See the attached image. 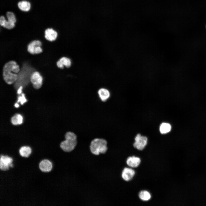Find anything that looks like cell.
Here are the masks:
<instances>
[{"label": "cell", "instance_id": "d6986e66", "mask_svg": "<svg viewBox=\"0 0 206 206\" xmlns=\"http://www.w3.org/2000/svg\"><path fill=\"white\" fill-rule=\"evenodd\" d=\"M8 21L15 23L16 21L15 17L14 14L12 12H7L6 14Z\"/></svg>", "mask_w": 206, "mask_h": 206}, {"label": "cell", "instance_id": "277c9868", "mask_svg": "<svg viewBox=\"0 0 206 206\" xmlns=\"http://www.w3.org/2000/svg\"><path fill=\"white\" fill-rule=\"evenodd\" d=\"M13 158L7 155H0V170L7 171L13 167Z\"/></svg>", "mask_w": 206, "mask_h": 206}, {"label": "cell", "instance_id": "7402d4cb", "mask_svg": "<svg viewBox=\"0 0 206 206\" xmlns=\"http://www.w3.org/2000/svg\"><path fill=\"white\" fill-rule=\"evenodd\" d=\"M6 21L4 16H1L0 17V25L1 26L3 27Z\"/></svg>", "mask_w": 206, "mask_h": 206}, {"label": "cell", "instance_id": "6da1fadb", "mask_svg": "<svg viewBox=\"0 0 206 206\" xmlns=\"http://www.w3.org/2000/svg\"><path fill=\"white\" fill-rule=\"evenodd\" d=\"M20 70L19 66L15 61H11L5 63L3 70V76L5 81L8 84H13L17 80V74Z\"/></svg>", "mask_w": 206, "mask_h": 206}, {"label": "cell", "instance_id": "cb8c5ba5", "mask_svg": "<svg viewBox=\"0 0 206 206\" xmlns=\"http://www.w3.org/2000/svg\"><path fill=\"white\" fill-rule=\"evenodd\" d=\"M19 104H18L17 103H15V105H14V106H15L16 108H18V107H19Z\"/></svg>", "mask_w": 206, "mask_h": 206}, {"label": "cell", "instance_id": "30bf717a", "mask_svg": "<svg viewBox=\"0 0 206 206\" xmlns=\"http://www.w3.org/2000/svg\"><path fill=\"white\" fill-rule=\"evenodd\" d=\"M56 64L57 67L61 69H64L65 67L69 68L71 65L70 60L68 58L64 56L60 58L57 62Z\"/></svg>", "mask_w": 206, "mask_h": 206}, {"label": "cell", "instance_id": "3957f363", "mask_svg": "<svg viewBox=\"0 0 206 206\" xmlns=\"http://www.w3.org/2000/svg\"><path fill=\"white\" fill-rule=\"evenodd\" d=\"M65 140L60 143V148L64 152H70L73 151L77 144L76 135L72 132H68L65 135Z\"/></svg>", "mask_w": 206, "mask_h": 206}, {"label": "cell", "instance_id": "9a60e30c", "mask_svg": "<svg viewBox=\"0 0 206 206\" xmlns=\"http://www.w3.org/2000/svg\"><path fill=\"white\" fill-rule=\"evenodd\" d=\"M17 5L19 9L24 11H29L31 7L30 3L26 1H22L19 2L17 4Z\"/></svg>", "mask_w": 206, "mask_h": 206}, {"label": "cell", "instance_id": "e0dca14e", "mask_svg": "<svg viewBox=\"0 0 206 206\" xmlns=\"http://www.w3.org/2000/svg\"><path fill=\"white\" fill-rule=\"evenodd\" d=\"M139 197L140 199L144 201H148L151 198L150 193L146 191H142L139 194Z\"/></svg>", "mask_w": 206, "mask_h": 206}, {"label": "cell", "instance_id": "ac0fdd59", "mask_svg": "<svg viewBox=\"0 0 206 206\" xmlns=\"http://www.w3.org/2000/svg\"><path fill=\"white\" fill-rule=\"evenodd\" d=\"M171 126L170 124L166 123H163L161 125L160 131L162 134H165L169 132L171 130Z\"/></svg>", "mask_w": 206, "mask_h": 206}, {"label": "cell", "instance_id": "5b68a950", "mask_svg": "<svg viewBox=\"0 0 206 206\" xmlns=\"http://www.w3.org/2000/svg\"><path fill=\"white\" fill-rule=\"evenodd\" d=\"M42 45L41 42L39 40H35L32 41L27 45V51L32 54H40L43 51L41 47Z\"/></svg>", "mask_w": 206, "mask_h": 206}, {"label": "cell", "instance_id": "5bb4252c", "mask_svg": "<svg viewBox=\"0 0 206 206\" xmlns=\"http://www.w3.org/2000/svg\"><path fill=\"white\" fill-rule=\"evenodd\" d=\"M99 96L103 102L106 101L110 96V92L107 89L104 88L100 89L98 91Z\"/></svg>", "mask_w": 206, "mask_h": 206}, {"label": "cell", "instance_id": "7c38bea8", "mask_svg": "<svg viewBox=\"0 0 206 206\" xmlns=\"http://www.w3.org/2000/svg\"><path fill=\"white\" fill-rule=\"evenodd\" d=\"M141 162L140 159L133 156L129 157L126 160V163L129 167L135 168L137 167L140 165Z\"/></svg>", "mask_w": 206, "mask_h": 206}, {"label": "cell", "instance_id": "4fadbf2b", "mask_svg": "<svg viewBox=\"0 0 206 206\" xmlns=\"http://www.w3.org/2000/svg\"><path fill=\"white\" fill-rule=\"evenodd\" d=\"M32 152V148L29 146H22L19 150L20 155L23 157H28L31 154Z\"/></svg>", "mask_w": 206, "mask_h": 206}, {"label": "cell", "instance_id": "44dd1931", "mask_svg": "<svg viewBox=\"0 0 206 206\" xmlns=\"http://www.w3.org/2000/svg\"><path fill=\"white\" fill-rule=\"evenodd\" d=\"M21 95L18 96V102H20L21 105L27 102V100L25 97V94L23 93L21 94Z\"/></svg>", "mask_w": 206, "mask_h": 206}, {"label": "cell", "instance_id": "ba28073f", "mask_svg": "<svg viewBox=\"0 0 206 206\" xmlns=\"http://www.w3.org/2000/svg\"><path fill=\"white\" fill-rule=\"evenodd\" d=\"M40 170L43 172H49L53 168V164L52 162L47 159H44L41 161L39 164Z\"/></svg>", "mask_w": 206, "mask_h": 206}, {"label": "cell", "instance_id": "8992f818", "mask_svg": "<svg viewBox=\"0 0 206 206\" xmlns=\"http://www.w3.org/2000/svg\"><path fill=\"white\" fill-rule=\"evenodd\" d=\"M43 78L39 73L37 71H35L31 74L30 81L33 88L37 90L41 88L42 84Z\"/></svg>", "mask_w": 206, "mask_h": 206}, {"label": "cell", "instance_id": "7a4b0ae2", "mask_svg": "<svg viewBox=\"0 0 206 206\" xmlns=\"http://www.w3.org/2000/svg\"><path fill=\"white\" fill-rule=\"evenodd\" d=\"M89 149L91 153L95 155L105 154L108 150L107 141L103 138H95L90 142Z\"/></svg>", "mask_w": 206, "mask_h": 206}, {"label": "cell", "instance_id": "8fae6325", "mask_svg": "<svg viewBox=\"0 0 206 206\" xmlns=\"http://www.w3.org/2000/svg\"><path fill=\"white\" fill-rule=\"evenodd\" d=\"M135 174V172L132 169L126 167L123 170L122 173V177L125 181L131 180Z\"/></svg>", "mask_w": 206, "mask_h": 206}, {"label": "cell", "instance_id": "52a82bcc", "mask_svg": "<svg viewBox=\"0 0 206 206\" xmlns=\"http://www.w3.org/2000/svg\"><path fill=\"white\" fill-rule=\"evenodd\" d=\"M135 142L133 144L134 146L139 150H142L147 144V138L145 136H141L138 134L135 138Z\"/></svg>", "mask_w": 206, "mask_h": 206}, {"label": "cell", "instance_id": "ffe728a7", "mask_svg": "<svg viewBox=\"0 0 206 206\" xmlns=\"http://www.w3.org/2000/svg\"><path fill=\"white\" fill-rule=\"evenodd\" d=\"M15 23L6 21L3 27L8 29H11L15 27Z\"/></svg>", "mask_w": 206, "mask_h": 206}, {"label": "cell", "instance_id": "2e32d148", "mask_svg": "<svg viewBox=\"0 0 206 206\" xmlns=\"http://www.w3.org/2000/svg\"><path fill=\"white\" fill-rule=\"evenodd\" d=\"M11 122L14 125L20 124L23 122V117L19 114H15L11 118Z\"/></svg>", "mask_w": 206, "mask_h": 206}, {"label": "cell", "instance_id": "9c48e42d", "mask_svg": "<svg viewBox=\"0 0 206 206\" xmlns=\"http://www.w3.org/2000/svg\"><path fill=\"white\" fill-rule=\"evenodd\" d=\"M44 34L45 39L50 41H55L58 35L57 32L52 28H48L45 30Z\"/></svg>", "mask_w": 206, "mask_h": 206}, {"label": "cell", "instance_id": "603a6c76", "mask_svg": "<svg viewBox=\"0 0 206 206\" xmlns=\"http://www.w3.org/2000/svg\"><path fill=\"white\" fill-rule=\"evenodd\" d=\"M23 89V87L22 86H20L18 88L17 90V93L18 94H20L22 93V92Z\"/></svg>", "mask_w": 206, "mask_h": 206}]
</instances>
